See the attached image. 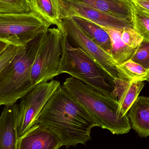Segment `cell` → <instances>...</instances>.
Instances as JSON below:
<instances>
[{
    "label": "cell",
    "instance_id": "obj_12",
    "mask_svg": "<svg viewBox=\"0 0 149 149\" xmlns=\"http://www.w3.org/2000/svg\"><path fill=\"white\" fill-rule=\"evenodd\" d=\"M115 87L112 94L118 102V113L122 117L127 115L142 90L143 81L130 83L125 80H114Z\"/></svg>",
    "mask_w": 149,
    "mask_h": 149
},
{
    "label": "cell",
    "instance_id": "obj_25",
    "mask_svg": "<svg viewBox=\"0 0 149 149\" xmlns=\"http://www.w3.org/2000/svg\"><path fill=\"white\" fill-rule=\"evenodd\" d=\"M8 45H8V44L4 42L0 41V54L6 49Z\"/></svg>",
    "mask_w": 149,
    "mask_h": 149
},
{
    "label": "cell",
    "instance_id": "obj_8",
    "mask_svg": "<svg viewBox=\"0 0 149 149\" xmlns=\"http://www.w3.org/2000/svg\"><path fill=\"white\" fill-rule=\"evenodd\" d=\"M60 86L59 81L52 79L37 85L21 99L17 119L19 137L33 126L47 102Z\"/></svg>",
    "mask_w": 149,
    "mask_h": 149
},
{
    "label": "cell",
    "instance_id": "obj_13",
    "mask_svg": "<svg viewBox=\"0 0 149 149\" xmlns=\"http://www.w3.org/2000/svg\"><path fill=\"white\" fill-rule=\"evenodd\" d=\"M115 17L134 23L132 0H77Z\"/></svg>",
    "mask_w": 149,
    "mask_h": 149
},
{
    "label": "cell",
    "instance_id": "obj_9",
    "mask_svg": "<svg viewBox=\"0 0 149 149\" xmlns=\"http://www.w3.org/2000/svg\"><path fill=\"white\" fill-rule=\"evenodd\" d=\"M60 17H82L104 28L134 29V23L115 17L77 0H58Z\"/></svg>",
    "mask_w": 149,
    "mask_h": 149
},
{
    "label": "cell",
    "instance_id": "obj_14",
    "mask_svg": "<svg viewBox=\"0 0 149 149\" xmlns=\"http://www.w3.org/2000/svg\"><path fill=\"white\" fill-rule=\"evenodd\" d=\"M131 128L141 137L149 136V97L138 96L129 110Z\"/></svg>",
    "mask_w": 149,
    "mask_h": 149
},
{
    "label": "cell",
    "instance_id": "obj_23",
    "mask_svg": "<svg viewBox=\"0 0 149 149\" xmlns=\"http://www.w3.org/2000/svg\"><path fill=\"white\" fill-rule=\"evenodd\" d=\"M17 47L8 45L4 56L0 59V71L12 59L17 52Z\"/></svg>",
    "mask_w": 149,
    "mask_h": 149
},
{
    "label": "cell",
    "instance_id": "obj_1",
    "mask_svg": "<svg viewBox=\"0 0 149 149\" xmlns=\"http://www.w3.org/2000/svg\"><path fill=\"white\" fill-rule=\"evenodd\" d=\"M52 130L66 148L85 145L91 131L98 127L86 110L60 86L52 95L35 121Z\"/></svg>",
    "mask_w": 149,
    "mask_h": 149
},
{
    "label": "cell",
    "instance_id": "obj_4",
    "mask_svg": "<svg viewBox=\"0 0 149 149\" xmlns=\"http://www.w3.org/2000/svg\"><path fill=\"white\" fill-rule=\"evenodd\" d=\"M62 48L59 74L67 73L104 95L115 99L112 94L115 87L113 79L82 50L73 47L63 32Z\"/></svg>",
    "mask_w": 149,
    "mask_h": 149
},
{
    "label": "cell",
    "instance_id": "obj_27",
    "mask_svg": "<svg viewBox=\"0 0 149 149\" xmlns=\"http://www.w3.org/2000/svg\"><path fill=\"white\" fill-rule=\"evenodd\" d=\"M147 81H148V82H149V75H148V79H147Z\"/></svg>",
    "mask_w": 149,
    "mask_h": 149
},
{
    "label": "cell",
    "instance_id": "obj_20",
    "mask_svg": "<svg viewBox=\"0 0 149 149\" xmlns=\"http://www.w3.org/2000/svg\"><path fill=\"white\" fill-rule=\"evenodd\" d=\"M134 29L143 40L149 42V13L134 3Z\"/></svg>",
    "mask_w": 149,
    "mask_h": 149
},
{
    "label": "cell",
    "instance_id": "obj_10",
    "mask_svg": "<svg viewBox=\"0 0 149 149\" xmlns=\"http://www.w3.org/2000/svg\"><path fill=\"white\" fill-rule=\"evenodd\" d=\"M60 138L46 126L36 123L18 139L17 149H59Z\"/></svg>",
    "mask_w": 149,
    "mask_h": 149
},
{
    "label": "cell",
    "instance_id": "obj_18",
    "mask_svg": "<svg viewBox=\"0 0 149 149\" xmlns=\"http://www.w3.org/2000/svg\"><path fill=\"white\" fill-rule=\"evenodd\" d=\"M120 79L125 80L130 83L147 81L149 75V69L132 60L116 65Z\"/></svg>",
    "mask_w": 149,
    "mask_h": 149
},
{
    "label": "cell",
    "instance_id": "obj_22",
    "mask_svg": "<svg viewBox=\"0 0 149 149\" xmlns=\"http://www.w3.org/2000/svg\"><path fill=\"white\" fill-rule=\"evenodd\" d=\"M121 37L126 45L134 49L137 48L143 40V38L133 28L123 30Z\"/></svg>",
    "mask_w": 149,
    "mask_h": 149
},
{
    "label": "cell",
    "instance_id": "obj_26",
    "mask_svg": "<svg viewBox=\"0 0 149 149\" xmlns=\"http://www.w3.org/2000/svg\"><path fill=\"white\" fill-rule=\"evenodd\" d=\"M7 48H6V49H5L3 51V52H2V53H1V54H0V59H1V58H2L3 57V56H4V55H5V53H6V51H7Z\"/></svg>",
    "mask_w": 149,
    "mask_h": 149
},
{
    "label": "cell",
    "instance_id": "obj_21",
    "mask_svg": "<svg viewBox=\"0 0 149 149\" xmlns=\"http://www.w3.org/2000/svg\"><path fill=\"white\" fill-rule=\"evenodd\" d=\"M130 60L141 65L146 68H149V42L143 40L136 49Z\"/></svg>",
    "mask_w": 149,
    "mask_h": 149
},
{
    "label": "cell",
    "instance_id": "obj_3",
    "mask_svg": "<svg viewBox=\"0 0 149 149\" xmlns=\"http://www.w3.org/2000/svg\"><path fill=\"white\" fill-rule=\"evenodd\" d=\"M42 34L25 46L17 47L16 54L0 71V106L15 104L35 87L31 69Z\"/></svg>",
    "mask_w": 149,
    "mask_h": 149
},
{
    "label": "cell",
    "instance_id": "obj_16",
    "mask_svg": "<svg viewBox=\"0 0 149 149\" xmlns=\"http://www.w3.org/2000/svg\"><path fill=\"white\" fill-rule=\"evenodd\" d=\"M109 35L111 42V56L118 64L125 63L131 59L136 49L126 45L121 39L123 30L104 28Z\"/></svg>",
    "mask_w": 149,
    "mask_h": 149
},
{
    "label": "cell",
    "instance_id": "obj_24",
    "mask_svg": "<svg viewBox=\"0 0 149 149\" xmlns=\"http://www.w3.org/2000/svg\"><path fill=\"white\" fill-rule=\"evenodd\" d=\"M134 3L149 13V0H132Z\"/></svg>",
    "mask_w": 149,
    "mask_h": 149
},
{
    "label": "cell",
    "instance_id": "obj_17",
    "mask_svg": "<svg viewBox=\"0 0 149 149\" xmlns=\"http://www.w3.org/2000/svg\"><path fill=\"white\" fill-rule=\"evenodd\" d=\"M34 12L51 25L58 27L61 22L58 0H32Z\"/></svg>",
    "mask_w": 149,
    "mask_h": 149
},
{
    "label": "cell",
    "instance_id": "obj_11",
    "mask_svg": "<svg viewBox=\"0 0 149 149\" xmlns=\"http://www.w3.org/2000/svg\"><path fill=\"white\" fill-rule=\"evenodd\" d=\"M18 105L5 106L0 116V149H17Z\"/></svg>",
    "mask_w": 149,
    "mask_h": 149
},
{
    "label": "cell",
    "instance_id": "obj_19",
    "mask_svg": "<svg viewBox=\"0 0 149 149\" xmlns=\"http://www.w3.org/2000/svg\"><path fill=\"white\" fill-rule=\"evenodd\" d=\"M34 12L32 0H0V14H23Z\"/></svg>",
    "mask_w": 149,
    "mask_h": 149
},
{
    "label": "cell",
    "instance_id": "obj_7",
    "mask_svg": "<svg viewBox=\"0 0 149 149\" xmlns=\"http://www.w3.org/2000/svg\"><path fill=\"white\" fill-rule=\"evenodd\" d=\"M67 36L73 47L79 48L98 64L114 80L120 79L116 65H118L111 55L90 39L71 17L61 18L58 27Z\"/></svg>",
    "mask_w": 149,
    "mask_h": 149
},
{
    "label": "cell",
    "instance_id": "obj_5",
    "mask_svg": "<svg viewBox=\"0 0 149 149\" xmlns=\"http://www.w3.org/2000/svg\"><path fill=\"white\" fill-rule=\"evenodd\" d=\"M51 25L35 12L0 14V41L17 47L25 46Z\"/></svg>",
    "mask_w": 149,
    "mask_h": 149
},
{
    "label": "cell",
    "instance_id": "obj_2",
    "mask_svg": "<svg viewBox=\"0 0 149 149\" xmlns=\"http://www.w3.org/2000/svg\"><path fill=\"white\" fill-rule=\"evenodd\" d=\"M63 86L98 127L108 130L113 134H123L130 131L129 119L127 115L122 117L119 114L117 100L104 95L72 76L65 79Z\"/></svg>",
    "mask_w": 149,
    "mask_h": 149
},
{
    "label": "cell",
    "instance_id": "obj_6",
    "mask_svg": "<svg viewBox=\"0 0 149 149\" xmlns=\"http://www.w3.org/2000/svg\"><path fill=\"white\" fill-rule=\"evenodd\" d=\"M62 37L63 32L58 28H49L42 34L31 69V79L34 86L50 81L59 75Z\"/></svg>",
    "mask_w": 149,
    "mask_h": 149
},
{
    "label": "cell",
    "instance_id": "obj_15",
    "mask_svg": "<svg viewBox=\"0 0 149 149\" xmlns=\"http://www.w3.org/2000/svg\"><path fill=\"white\" fill-rule=\"evenodd\" d=\"M71 18L91 40L111 56V40L108 33L103 27L82 17Z\"/></svg>",
    "mask_w": 149,
    "mask_h": 149
}]
</instances>
